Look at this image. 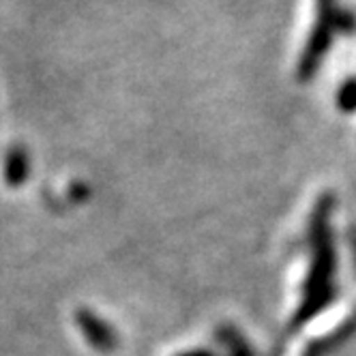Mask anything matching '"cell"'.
<instances>
[{"mask_svg":"<svg viewBox=\"0 0 356 356\" xmlns=\"http://www.w3.org/2000/svg\"><path fill=\"white\" fill-rule=\"evenodd\" d=\"M176 356H217V354L209 348H195V350H187V352H181Z\"/></svg>","mask_w":356,"mask_h":356,"instance_id":"cell-7","label":"cell"},{"mask_svg":"<svg viewBox=\"0 0 356 356\" xmlns=\"http://www.w3.org/2000/svg\"><path fill=\"white\" fill-rule=\"evenodd\" d=\"M217 339L227 348V356H256L245 337L232 326H221L217 330Z\"/></svg>","mask_w":356,"mask_h":356,"instance_id":"cell-5","label":"cell"},{"mask_svg":"<svg viewBox=\"0 0 356 356\" xmlns=\"http://www.w3.org/2000/svg\"><path fill=\"white\" fill-rule=\"evenodd\" d=\"M352 251H354V262H356V234H352Z\"/></svg>","mask_w":356,"mask_h":356,"instance_id":"cell-8","label":"cell"},{"mask_svg":"<svg viewBox=\"0 0 356 356\" xmlns=\"http://www.w3.org/2000/svg\"><path fill=\"white\" fill-rule=\"evenodd\" d=\"M356 29V15L343 7L339 0H316L314 24L305 41L296 63V78L300 82H312L322 63L326 60L335 39L350 35Z\"/></svg>","mask_w":356,"mask_h":356,"instance_id":"cell-2","label":"cell"},{"mask_svg":"<svg viewBox=\"0 0 356 356\" xmlns=\"http://www.w3.org/2000/svg\"><path fill=\"white\" fill-rule=\"evenodd\" d=\"M29 172H31V161L26 150L15 146L9 150L7 161H5V181L9 187H19L29 181Z\"/></svg>","mask_w":356,"mask_h":356,"instance_id":"cell-4","label":"cell"},{"mask_svg":"<svg viewBox=\"0 0 356 356\" xmlns=\"http://www.w3.org/2000/svg\"><path fill=\"white\" fill-rule=\"evenodd\" d=\"M335 200L330 193H324L314 207L309 219V273L305 279L300 292V302L296 314L290 322L292 328H298L314 320L322 309H326L330 300L335 298V270H337V256H335V241H333V217Z\"/></svg>","mask_w":356,"mask_h":356,"instance_id":"cell-1","label":"cell"},{"mask_svg":"<svg viewBox=\"0 0 356 356\" xmlns=\"http://www.w3.org/2000/svg\"><path fill=\"white\" fill-rule=\"evenodd\" d=\"M335 106L341 114H356V78H348L337 95H335Z\"/></svg>","mask_w":356,"mask_h":356,"instance_id":"cell-6","label":"cell"},{"mask_svg":"<svg viewBox=\"0 0 356 356\" xmlns=\"http://www.w3.org/2000/svg\"><path fill=\"white\" fill-rule=\"evenodd\" d=\"M75 324H78L82 337L88 341V346L101 354H112L118 348V335L114 326L104 320L101 316H97L92 309L88 307H80L75 312Z\"/></svg>","mask_w":356,"mask_h":356,"instance_id":"cell-3","label":"cell"}]
</instances>
